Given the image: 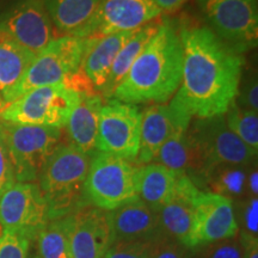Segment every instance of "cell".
I'll list each match as a JSON object with an SVG mask.
<instances>
[{
    "label": "cell",
    "mask_w": 258,
    "mask_h": 258,
    "mask_svg": "<svg viewBox=\"0 0 258 258\" xmlns=\"http://www.w3.org/2000/svg\"><path fill=\"white\" fill-rule=\"evenodd\" d=\"M246 167L221 165L212 167L206 173L203 182L207 183L213 190L227 199L241 198L246 194Z\"/></svg>",
    "instance_id": "cell-27"
},
{
    "label": "cell",
    "mask_w": 258,
    "mask_h": 258,
    "mask_svg": "<svg viewBox=\"0 0 258 258\" xmlns=\"http://www.w3.org/2000/svg\"><path fill=\"white\" fill-rule=\"evenodd\" d=\"M49 221L48 206L37 183L16 182L0 198V228L34 241Z\"/></svg>",
    "instance_id": "cell-11"
},
{
    "label": "cell",
    "mask_w": 258,
    "mask_h": 258,
    "mask_svg": "<svg viewBox=\"0 0 258 258\" xmlns=\"http://www.w3.org/2000/svg\"><path fill=\"white\" fill-rule=\"evenodd\" d=\"M228 128L250 148L254 156L258 152V111L246 110L233 102L225 114Z\"/></svg>",
    "instance_id": "cell-28"
},
{
    "label": "cell",
    "mask_w": 258,
    "mask_h": 258,
    "mask_svg": "<svg viewBox=\"0 0 258 258\" xmlns=\"http://www.w3.org/2000/svg\"><path fill=\"white\" fill-rule=\"evenodd\" d=\"M153 163L164 165L179 176H188L195 184L203 180L206 175L205 160L190 139L188 131L180 132L170 138L160 147Z\"/></svg>",
    "instance_id": "cell-21"
},
{
    "label": "cell",
    "mask_w": 258,
    "mask_h": 258,
    "mask_svg": "<svg viewBox=\"0 0 258 258\" xmlns=\"http://www.w3.org/2000/svg\"><path fill=\"white\" fill-rule=\"evenodd\" d=\"M192 252L194 250L163 231L148 241L147 258H191Z\"/></svg>",
    "instance_id": "cell-29"
},
{
    "label": "cell",
    "mask_w": 258,
    "mask_h": 258,
    "mask_svg": "<svg viewBox=\"0 0 258 258\" xmlns=\"http://www.w3.org/2000/svg\"><path fill=\"white\" fill-rule=\"evenodd\" d=\"M0 103H3V99H2V96H0Z\"/></svg>",
    "instance_id": "cell-41"
},
{
    "label": "cell",
    "mask_w": 258,
    "mask_h": 258,
    "mask_svg": "<svg viewBox=\"0 0 258 258\" xmlns=\"http://www.w3.org/2000/svg\"><path fill=\"white\" fill-rule=\"evenodd\" d=\"M28 258H37V257H36V256H35V254H32V256H30V257H29V256H28Z\"/></svg>",
    "instance_id": "cell-39"
},
{
    "label": "cell",
    "mask_w": 258,
    "mask_h": 258,
    "mask_svg": "<svg viewBox=\"0 0 258 258\" xmlns=\"http://www.w3.org/2000/svg\"><path fill=\"white\" fill-rule=\"evenodd\" d=\"M191 121V116L172 102L153 104L141 111L140 147L135 163H153L160 147L175 134L188 131Z\"/></svg>",
    "instance_id": "cell-13"
},
{
    "label": "cell",
    "mask_w": 258,
    "mask_h": 258,
    "mask_svg": "<svg viewBox=\"0 0 258 258\" xmlns=\"http://www.w3.org/2000/svg\"><path fill=\"white\" fill-rule=\"evenodd\" d=\"M35 55L0 29V96L9 104Z\"/></svg>",
    "instance_id": "cell-24"
},
{
    "label": "cell",
    "mask_w": 258,
    "mask_h": 258,
    "mask_svg": "<svg viewBox=\"0 0 258 258\" xmlns=\"http://www.w3.org/2000/svg\"><path fill=\"white\" fill-rule=\"evenodd\" d=\"M161 12H172L179 9L186 0H151Z\"/></svg>",
    "instance_id": "cell-36"
},
{
    "label": "cell",
    "mask_w": 258,
    "mask_h": 258,
    "mask_svg": "<svg viewBox=\"0 0 258 258\" xmlns=\"http://www.w3.org/2000/svg\"><path fill=\"white\" fill-rule=\"evenodd\" d=\"M140 125L141 111L138 105L109 99L99 115L96 152L135 161L140 147Z\"/></svg>",
    "instance_id": "cell-10"
},
{
    "label": "cell",
    "mask_w": 258,
    "mask_h": 258,
    "mask_svg": "<svg viewBox=\"0 0 258 258\" xmlns=\"http://www.w3.org/2000/svg\"><path fill=\"white\" fill-rule=\"evenodd\" d=\"M191 258H198V257H196L195 254H194V252H192V256H191Z\"/></svg>",
    "instance_id": "cell-40"
},
{
    "label": "cell",
    "mask_w": 258,
    "mask_h": 258,
    "mask_svg": "<svg viewBox=\"0 0 258 258\" xmlns=\"http://www.w3.org/2000/svg\"><path fill=\"white\" fill-rule=\"evenodd\" d=\"M238 235V224L232 200L211 191L200 190L195 200L194 245L227 239Z\"/></svg>",
    "instance_id": "cell-14"
},
{
    "label": "cell",
    "mask_w": 258,
    "mask_h": 258,
    "mask_svg": "<svg viewBox=\"0 0 258 258\" xmlns=\"http://www.w3.org/2000/svg\"><path fill=\"white\" fill-rule=\"evenodd\" d=\"M179 175L158 163L145 164L138 172V198L158 213L175 191Z\"/></svg>",
    "instance_id": "cell-23"
},
{
    "label": "cell",
    "mask_w": 258,
    "mask_h": 258,
    "mask_svg": "<svg viewBox=\"0 0 258 258\" xmlns=\"http://www.w3.org/2000/svg\"><path fill=\"white\" fill-rule=\"evenodd\" d=\"M134 31L86 37L88 42L84 51L80 71L83 78L92 90L101 91L103 89L116 55L134 34Z\"/></svg>",
    "instance_id": "cell-18"
},
{
    "label": "cell",
    "mask_w": 258,
    "mask_h": 258,
    "mask_svg": "<svg viewBox=\"0 0 258 258\" xmlns=\"http://www.w3.org/2000/svg\"><path fill=\"white\" fill-rule=\"evenodd\" d=\"M200 188L188 176L180 175L173 195L157 213L160 230L194 250L195 200Z\"/></svg>",
    "instance_id": "cell-17"
},
{
    "label": "cell",
    "mask_w": 258,
    "mask_h": 258,
    "mask_svg": "<svg viewBox=\"0 0 258 258\" xmlns=\"http://www.w3.org/2000/svg\"><path fill=\"white\" fill-rule=\"evenodd\" d=\"M161 14L151 0H102L86 37L134 31Z\"/></svg>",
    "instance_id": "cell-15"
},
{
    "label": "cell",
    "mask_w": 258,
    "mask_h": 258,
    "mask_svg": "<svg viewBox=\"0 0 258 258\" xmlns=\"http://www.w3.org/2000/svg\"><path fill=\"white\" fill-rule=\"evenodd\" d=\"M235 103L240 108L246 109V110H258V84L256 79H252L246 84V86L238 92Z\"/></svg>",
    "instance_id": "cell-35"
},
{
    "label": "cell",
    "mask_w": 258,
    "mask_h": 258,
    "mask_svg": "<svg viewBox=\"0 0 258 258\" xmlns=\"http://www.w3.org/2000/svg\"><path fill=\"white\" fill-rule=\"evenodd\" d=\"M198 6L207 27L235 53L257 46L256 0H198Z\"/></svg>",
    "instance_id": "cell-7"
},
{
    "label": "cell",
    "mask_w": 258,
    "mask_h": 258,
    "mask_svg": "<svg viewBox=\"0 0 258 258\" xmlns=\"http://www.w3.org/2000/svg\"><path fill=\"white\" fill-rule=\"evenodd\" d=\"M246 190L249 191V198H257L258 192V172L257 167H254L247 176L246 179Z\"/></svg>",
    "instance_id": "cell-37"
},
{
    "label": "cell",
    "mask_w": 258,
    "mask_h": 258,
    "mask_svg": "<svg viewBox=\"0 0 258 258\" xmlns=\"http://www.w3.org/2000/svg\"><path fill=\"white\" fill-rule=\"evenodd\" d=\"M103 104L102 96L95 92H80L79 101L66 124L71 144L90 156L96 153L97 131Z\"/></svg>",
    "instance_id": "cell-20"
},
{
    "label": "cell",
    "mask_w": 258,
    "mask_h": 258,
    "mask_svg": "<svg viewBox=\"0 0 258 258\" xmlns=\"http://www.w3.org/2000/svg\"><path fill=\"white\" fill-rule=\"evenodd\" d=\"M188 134L205 160L206 173L221 165L247 167L256 157L228 128L225 115L196 118L190 122Z\"/></svg>",
    "instance_id": "cell-9"
},
{
    "label": "cell",
    "mask_w": 258,
    "mask_h": 258,
    "mask_svg": "<svg viewBox=\"0 0 258 258\" xmlns=\"http://www.w3.org/2000/svg\"><path fill=\"white\" fill-rule=\"evenodd\" d=\"M178 34L183 74L170 102L192 118L225 115L239 92L243 56L226 46L206 24L185 19Z\"/></svg>",
    "instance_id": "cell-1"
},
{
    "label": "cell",
    "mask_w": 258,
    "mask_h": 258,
    "mask_svg": "<svg viewBox=\"0 0 258 258\" xmlns=\"http://www.w3.org/2000/svg\"><path fill=\"white\" fill-rule=\"evenodd\" d=\"M0 29L35 56L59 37L42 0H16L0 16Z\"/></svg>",
    "instance_id": "cell-12"
},
{
    "label": "cell",
    "mask_w": 258,
    "mask_h": 258,
    "mask_svg": "<svg viewBox=\"0 0 258 258\" xmlns=\"http://www.w3.org/2000/svg\"><path fill=\"white\" fill-rule=\"evenodd\" d=\"M183 74V48L178 29L161 21L159 30L139 54L111 99L139 104H165L178 90Z\"/></svg>",
    "instance_id": "cell-2"
},
{
    "label": "cell",
    "mask_w": 258,
    "mask_h": 258,
    "mask_svg": "<svg viewBox=\"0 0 258 258\" xmlns=\"http://www.w3.org/2000/svg\"><path fill=\"white\" fill-rule=\"evenodd\" d=\"M92 156L72 144H60L47 160L37 185L47 202L49 220L66 217L88 205L84 186Z\"/></svg>",
    "instance_id": "cell-3"
},
{
    "label": "cell",
    "mask_w": 258,
    "mask_h": 258,
    "mask_svg": "<svg viewBox=\"0 0 258 258\" xmlns=\"http://www.w3.org/2000/svg\"><path fill=\"white\" fill-rule=\"evenodd\" d=\"M54 27L62 36L86 38L102 0H42Z\"/></svg>",
    "instance_id": "cell-22"
},
{
    "label": "cell",
    "mask_w": 258,
    "mask_h": 258,
    "mask_svg": "<svg viewBox=\"0 0 258 258\" xmlns=\"http://www.w3.org/2000/svg\"><path fill=\"white\" fill-rule=\"evenodd\" d=\"M194 251L198 258H243L244 246L239 235L201 245ZM194 249V250H196Z\"/></svg>",
    "instance_id": "cell-30"
},
{
    "label": "cell",
    "mask_w": 258,
    "mask_h": 258,
    "mask_svg": "<svg viewBox=\"0 0 258 258\" xmlns=\"http://www.w3.org/2000/svg\"><path fill=\"white\" fill-rule=\"evenodd\" d=\"M88 38L59 36L32 60L12 93L11 101L41 86L64 83L79 72Z\"/></svg>",
    "instance_id": "cell-8"
},
{
    "label": "cell",
    "mask_w": 258,
    "mask_h": 258,
    "mask_svg": "<svg viewBox=\"0 0 258 258\" xmlns=\"http://www.w3.org/2000/svg\"><path fill=\"white\" fill-rule=\"evenodd\" d=\"M16 183V176L11 157L0 131V198Z\"/></svg>",
    "instance_id": "cell-34"
},
{
    "label": "cell",
    "mask_w": 258,
    "mask_h": 258,
    "mask_svg": "<svg viewBox=\"0 0 258 258\" xmlns=\"http://www.w3.org/2000/svg\"><path fill=\"white\" fill-rule=\"evenodd\" d=\"M235 219L241 244L258 241V199H247L241 206L239 218Z\"/></svg>",
    "instance_id": "cell-31"
},
{
    "label": "cell",
    "mask_w": 258,
    "mask_h": 258,
    "mask_svg": "<svg viewBox=\"0 0 258 258\" xmlns=\"http://www.w3.org/2000/svg\"><path fill=\"white\" fill-rule=\"evenodd\" d=\"M78 101L79 92L67 83L41 86L3 106L0 122L61 129Z\"/></svg>",
    "instance_id": "cell-5"
},
{
    "label": "cell",
    "mask_w": 258,
    "mask_h": 258,
    "mask_svg": "<svg viewBox=\"0 0 258 258\" xmlns=\"http://www.w3.org/2000/svg\"><path fill=\"white\" fill-rule=\"evenodd\" d=\"M140 166L133 160L104 152L93 153L84 192L89 205L114 211L138 198Z\"/></svg>",
    "instance_id": "cell-4"
},
{
    "label": "cell",
    "mask_w": 258,
    "mask_h": 258,
    "mask_svg": "<svg viewBox=\"0 0 258 258\" xmlns=\"http://www.w3.org/2000/svg\"><path fill=\"white\" fill-rule=\"evenodd\" d=\"M148 241L114 240L103 258H147Z\"/></svg>",
    "instance_id": "cell-33"
},
{
    "label": "cell",
    "mask_w": 258,
    "mask_h": 258,
    "mask_svg": "<svg viewBox=\"0 0 258 258\" xmlns=\"http://www.w3.org/2000/svg\"><path fill=\"white\" fill-rule=\"evenodd\" d=\"M0 131L11 157L16 182H36L47 160L61 144V129L0 122Z\"/></svg>",
    "instance_id": "cell-6"
},
{
    "label": "cell",
    "mask_w": 258,
    "mask_h": 258,
    "mask_svg": "<svg viewBox=\"0 0 258 258\" xmlns=\"http://www.w3.org/2000/svg\"><path fill=\"white\" fill-rule=\"evenodd\" d=\"M71 219L66 217L47 222L35 238L37 258H73L70 243Z\"/></svg>",
    "instance_id": "cell-26"
},
{
    "label": "cell",
    "mask_w": 258,
    "mask_h": 258,
    "mask_svg": "<svg viewBox=\"0 0 258 258\" xmlns=\"http://www.w3.org/2000/svg\"><path fill=\"white\" fill-rule=\"evenodd\" d=\"M30 245L25 235L0 228V258H28Z\"/></svg>",
    "instance_id": "cell-32"
},
{
    "label": "cell",
    "mask_w": 258,
    "mask_h": 258,
    "mask_svg": "<svg viewBox=\"0 0 258 258\" xmlns=\"http://www.w3.org/2000/svg\"><path fill=\"white\" fill-rule=\"evenodd\" d=\"M70 243L73 258H103L114 243L108 212L85 205L70 214Z\"/></svg>",
    "instance_id": "cell-16"
},
{
    "label": "cell",
    "mask_w": 258,
    "mask_h": 258,
    "mask_svg": "<svg viewBox=\"0 0 258 258\" xmlns=\"http://www.w3.org/2000/svg\"><path fill=\"white\" fill-rule=\"evenodd\" d=\"M114 240L150 241L160 233L158 215L140 199L108 212Z\"/></svg>",
    "instance_id": "cell-19"
},
{
    "label": "cell",
    "mask_w": 258,
    "mask_h": 258,
    "mask_svg": "<svg viewBox=\"0 0 258 258\" xmlns=\"http://www.w3.org/2000/svg\"><path fill=\"white\" fill-rule=\"evenodd\" d=\"M244 257L243 258H258V241L243 244Z\"/></svg>",
    "instance_id": "cell-38"
},
{
    "label": "cell",
    "mask_w": 258,
    "mask_h": 258,
    "mask_svg": "<svg viewBox=\"0 0 258 258\" xmlns=\"http://www.w3.org/2000/svg\"><path fill=\"white\" fill-rule=\"evenodd\" d=\"M160 24L161 22L154 19V21L150 22L144 27L137 29L131 38L125 42L124 46L121 48V50L116 55L110 72H109L108 79H106L104 86L101 90L102 96L104 98L111 99L116 88L120 85L124 77L127 76L139 54L143 51L146 44L152 40V37L159 30Z\"/></svg>",
    "instance_id": "cell-25"
}]
</instances>
